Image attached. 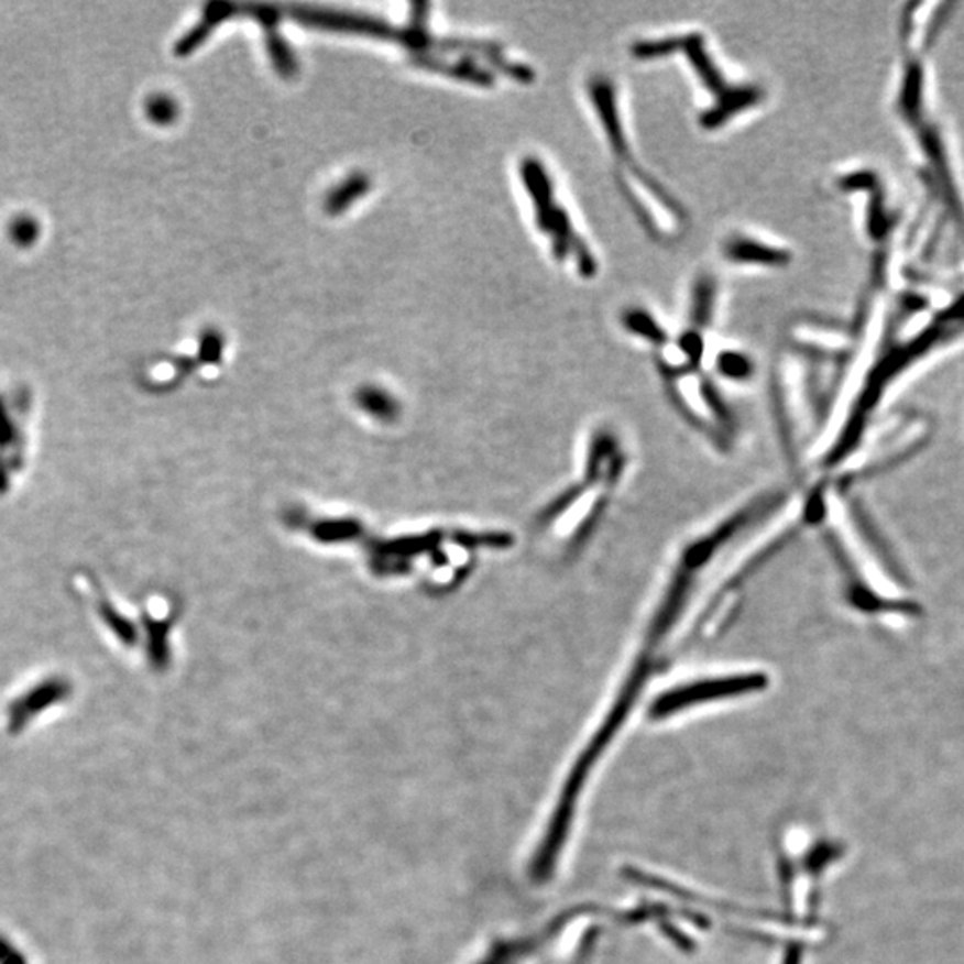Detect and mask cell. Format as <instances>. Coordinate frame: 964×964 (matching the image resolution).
Returning <instances> with one entry per match:
<instances>
[{
    "instance_id": "obj_15",
    "label": "cell",
    "mask_w": 964,
    "mask_h": 964,
    "mask_svg": "<svg viewBox=\"0 0 964 964\" xmlns=\"http://www.w3.org/2000/svg\"><path fill=\"white\" fill-rule=\"evenodd\" d=\"M220 352H222V338L218 332H206L200 343V358L204 363H217Z\"/></svg>"
},
{
    "instance_id": "obj_3",
    "label": "cell",
    "mask_w": 964,
    "mask_h": 964,
    "mask_svg": "<svg viewBox=\"0 0 964 964\" xmlns=\"http://www.w3.org/2000/svg\"><path fill=\"white\" fill-rule=\"evenodd\" d=\"M241 13L258 20L265 29L266 48L277 74L284 79L297 76V57L280 33V22L284 19L283 8L270 4H238V14Z\"/></svg>"
},
{
    "instance_id": "obj_1",
    "label": "cell",
    "mask_w": 964,
    "mask_h": 964,
    "mask_svg": "<svg viewBox=\"0 0 964 964\" xmlns=\"http://www.w3.org/2000/svg\"><path fill=\"white\" fill-rule=\"evenodd\" d=\"M522 180L535 206L536 226L550 240L552 254L562 265H572L582 280L595 277V255L588 247L573 223L572 215L559 199H556L552 179L544 163L535 156H527L521 165Z\"/></svg>"
},
{
    "instance_id": "obj_9",
    "label": "cell",
    "mask_w": 964,
    "mask_h": 964,
    "mask_svg": "<svg viewBox=\"0 0 964 964\" xmlns=\"http://www.w3.org/2000/svg\"><path fill=\"white\" fill-rule=\"evenodd\" d=\"M369 189V175L361 174V172L349 175L343 183H340V185L332 189L331 194H327L324 208H326L327 213L336 217V215L347 211V209H349L355 200L361 199Z\"/></svg>"
},
{
    "instance_id": "obj_14",
    "label": "cell",
    "mask_w": 964,
    "mask_h": 964,
    "mask_svg": "<svg viewBox=\"0 0 964 964\" xmlns=\"http://www.w3.org/2000/svg\"><path fill=\"white\" fill-rule=\"evenodd\" d=\"M102 615H105L106 624L111 627L113 633L119 634V638L125 642V645H133L134 639H136V631L131 622L120 616V613H117L111 605H105Z\"/></svg>"
},
{
    "instance_id": "obj_13",
    "label": "cell",
    "mask_w": 964,
    "mask_h": 964,
    "mask_svg": "<svg viewBox=\"0 0 964 964\" xmlns=\"http://www.w3.org/2000/svg\"><path fill=\"white\" fill-rule=\"evenodd\" d=\"M360 533V527L354 522H326L318 525L315 529V536L324 541H335V539H349Z\"/></svg>"
},
{
    "instance_id": "obj_12",
    "label": "cell",
    "mask_w": 964,
    "mask_h": 964,
    "mask_svg": "<svg viewBox=\"0 0 964 964\" xmlns=\"http://www.w3.org/2000/svg\"><path fill=\"white\" fill-rule=\"evenodd\" d=\"M40 226L33 217L14 218L10 223V238L19 247H31L39 240Z\"/></svg>"
},
{
    "instance_id": "obj_4",
    "label": "cell",
    "mask_w": 964,
    "mask_h": 964,
    "mask_svg": "<svg viewBox=\"0 0 964 964\" xmlns=\"http://www.w3.org/2000/svg\"><path fill=\"white\" fill-rule=\"evenodd\" d=\"M237 14L238 4H231V2H209L204 8L202 19L194 28L189 29L188 33L183 39H179V42L175 43V56H189L209 39V34L213 33L218 25L226 22V20L232 19V17H237Z\"/></svg>"
},
{
    "instance_id": "obj_10",
    "label": "cell",
    "mask_w": 964,
    "mask_h": 964,
    "mask_svg": "<svg viewBox=\"0 0 964 964\" xmlns=\"http://www.w3.org/2000/svg\"><path fill=\"white\" fill-rule=\"evenodd\" d=\"M358 404L379 420H393L398 413L395 398L379 388H361L358 393Z\"/></svg>"
},
{
    "instance_id": "obj_6",
    "label": "cell",
    "mask_w": 964,
    "mask_h": 964,
    "mask_svg": "<svg viewBox=\"0 0 964 964\" xmlns=\"http://www.w3.org/2000/svg\"><path fill=\"white\" fill-rule=\"evenodd\" d=\"M22 458V440L19 427L11 418L4 401L0 397V493L10 488L11 470L19 467Z\"/></svg>"
},
{
    "instance_id": "obj_11",
    "label": "cell",
    "mask_w": 964,
    "mask_h": 964,
    "mask_svg": "<svg viewBox=\"0 0 964 964\" xmlns=\"http://www.w3.org/2000/svg\"><path fill=\"white\" fill-rule=\"evenodd\" d=\"M177 114H179V108L168 95H152L149 99L147 117L152 122L168 125L177 119Z\"/></svg>"
},
{
    "instance_id": "obj_8",
    "label": "cell",
    "mask_w": 964,
    "mask_h": 964,
    "mask_svg": "<svg viewBox=\"0 0 964 964\" xmlns=\"http://www.w3.org/2000/svg\"><path fill=\"white\" fill-rule=\"evenodd\" d=\"M68 693V684L62 679H51V681L42 682V684L36 686L34 690L28 691L22 699H19L17 704H13L11 708V719L20 720L25 719L28 713L36 710H45L47 705L56 702V699H62V697L67 695Z\"/></svg>"
},
{
    "instance_id": "obj_7",
    "label": "cell",
    "mask_w": 964,
    "mask_h": 964,
    "mask_svg": "<svg viewBox=\"0 0 964 964\" xmlns=\"http://www.w3.org/2000/svg\"><path fill=\"white\" fill-rule=\"evenodd\" d=\"M725 255L737 263H757V265H785L790 254L785 249L766 245L763 241L747 240L737 237L725 243Z\"/></svg>"
},
{
    "instance_id": "obj_5",
    "label": "cell",
    "mask_w": 964,
    "mask_h": 964,
    "mask_svg": "<svg viewBox=\"0 0 964 964\" xmlns=\"http://www.w3.org/2000/svg\"><path fill=\"white\" fill-rule=\"evenodd\" d=\"M412 63L415 67L424 68V70L438 72V74H445V76L459 80H469L473 85L486 86V88L495 83V76L492 72L479 67L478 63H473L472 59L447 62L445 57H438L435 54H413Z\"/></svg>"
},
{
    "instance_id": "obj_2",
    "label": "cell",
    "mask_w": 964,
    "mask_h": 964,
    "mask_svg": "<svg viewBox=\"0 0 964 964\" xmlns=\"http://www.w3.org/2000/svg\"><path fill=\"white\" fill-rule=\"evenodd\" d=\"M763 681L759 676L751 677H734V679H722V681L702 682V684L690 686L686 690L670 691L668 695L659 699L653 708L654 716H667L673 711L682 710L688 705L704 702L705 699H716V697L736 695V693H745V691L756 690L762 688Z\"/></svg>"
}]
</instances>
